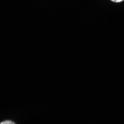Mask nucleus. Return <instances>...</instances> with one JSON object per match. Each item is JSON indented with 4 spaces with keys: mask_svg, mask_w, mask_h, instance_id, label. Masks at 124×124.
<instances>
[{
    "mask_svg": "<svg viewBox=\"0 0 124 124\" xmlns=\"http://www.w3.org/2000/svg\"><path fill=\"white\" fill-rule=\"evenodd\" d=\"M111 0L114 2H119L123 1L124 0Z\"/></svg>",
    "mask_w": 124,
    "mask_h": 124,
    "instance_id": "2",
    "label": "nucleus"
},
{
    "mask_svg": "<svg viewBox=\"0 0 124 124\" xmlns=\"http://www.w3.org/2000/svg\"><path fill=\"white\" fill-rule=\"evenodd\" d=\"M0 124H16L15 122L10 120H7L0 122Z\"/></svg>",
    "mask_w": 124,
    "mask_h": 124,
    "instance_id": "1",
    "label": "nucleus"
}]
</instances>
